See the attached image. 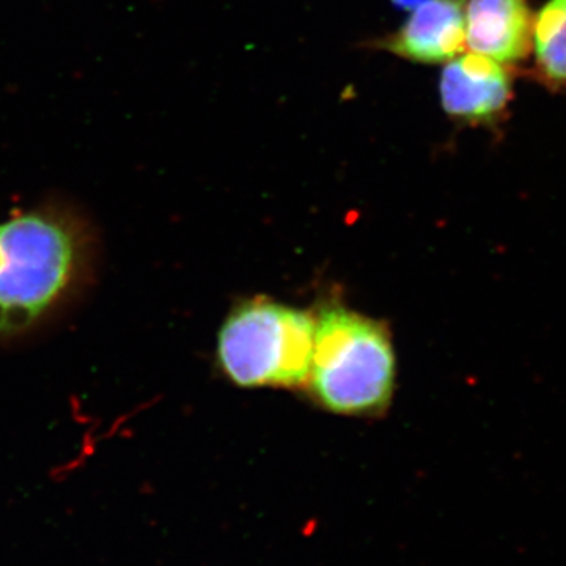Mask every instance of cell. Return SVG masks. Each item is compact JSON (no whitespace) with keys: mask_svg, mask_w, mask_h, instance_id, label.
<instances>
[{"mask_svg":"<svg viewBox=\"0 0 566 566\" xmlns=\"http://www.w3.org/2000/svg\"><path fill=\"white\" fill-rule=\"evenodd\" d=\"M315 318L305 382L312 398L334 415H381L392 400L397 370L387 327L340 305L323 308Z\"/></svg>","mask_w":566,"mask_h":566,"instance_id":"6da1fadb","label":"cell"},{"mask_svg":"<svg viewBox=\"0 0 566 566\" xmlns=\"http://www.w3.org/2000/svg\"><path fill=\"white\" fill-rule=\"evenodd\" d=\"M80 234L51 212L0 222V337L40 322L76 281Z\"/></svg>","mask_w":566,"mask_h":566,"instance_id":"7a4b0ae2","label":"cell"},{"mask_svg":"<svg viewBox=\"0 0 566 566\" xmlns=\"http://www.w3.org/2000/svg\"><path fill=\"white\" fill-rule=\"evenodd\" d=\"M316 318L301 308L253 297L238 304L218 335V364L240 387H300L314 357Z\"/></svg>","mask_w":566,"mask_h":566,"instance_id":"3957f363","label":"cell"},{"mask_svg":"<svg viewBox=\"0 0 566 566\" xmlns=\"http://www.w3.org/2000/svg\"><path fill=\"white\" fill-rule=\"evenodd\" d=\"M513 70L485 55L463 52L442 70V109L453 120L468 125L501 122L513 98Z\"/></svg>","mask_w":566,"mask_h":566,"instance_id":"277c9868","label":"cell"},{"mask_svg":"<svg viewBox=\"0 0 566 566\" xmlns=\"http://www.w3.org/2000/svg\"><path fill=\"white\" fill-rule=\"evenodd\" d=\"M468 51L506 66L532 54L535 14L528 0H464Z\"/></svg>","mask_w":566,"mask_h":566,"instance_id":"5b68a950","label":"cell"},{"mask_svg":"<svg viewBox=\"0 0 566 566\" xmlns=\"http://www.w3.org/2000/svg\"><path fill=\"white\" fill-rule=\"evenodd\" d=\"M385 46L409 62L434 65L453 61L468 51L464 0H423Z\"/></svg>","mask_w":566,"mask_h":566,"instance_id":"8992f818","label":"cell"},{"mask_svg":"<svg viewBox=\"0 0 566 566\" xmlns=\"http://www.w3.org/2000/svg\"><path fill=\"white\" fill-rule=\"evenodd\" d=\"M534 73L545 87L566 93V0H547L534 21Z\"/></svg>","mask_w":566,"mask_h":566,"instance_id":"52a82bcc","label":"cell"}]
</instances>
